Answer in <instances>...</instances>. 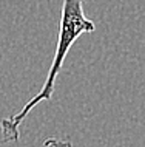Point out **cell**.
Listing matches in <instances>:
<instances>
[{"label":"cell","instance_id":"1","mask_svg":"<svg viewBox=\"0 0 145 147\" xmlns=\"http://www.w3.org/2000/svg\"><path fill=\"white\" fill-rule=\"evenodd\" d=\"M84 2L85 0H63L62 3V16H60V26H59V39L56 47L51 68L42 90L34 96L31 101L26 102V105L17 115H13L9 118H5L0 121L2 129V138L5 142H15L20 138L19 127L23 122V119L28 116V113L42 101H51L54 93V84L59 71L62 70L63 61L68 54L69 48L74 42L79 39V36L85 33H93L96 30L94 22H91L84 13Z\"/></svg>","mask_w":145,"mask_h":147},{"label":"cell","instance_id":"2","mask_svg":"<svg viewBox=\"0 0 145 147\" xmlns=\"http://www.w3.org/2000/svg\"><path fill=\"white\" fill-rule=\"evenodd\" d=\"M42 147H73L69 140H59V138H48Z\"/></svg>","mask_w":145,"mask_h":147}]
</instances>
